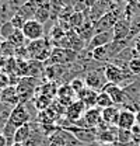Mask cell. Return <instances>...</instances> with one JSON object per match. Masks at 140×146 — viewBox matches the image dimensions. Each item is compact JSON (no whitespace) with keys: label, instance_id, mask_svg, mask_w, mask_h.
Listing matches in <instances>:
<instances>
[{"label":"cell","instance_id":"cell-1","mask_svg":"<svg viewBox=\"0 0 140 146\" xmlns=\"http://www.w3.org/2000/svg\"><path fill=\"white\" fill-rule=\"evenodd\" d=\"M27 46V52L28 56L31 59L35 60H39V62H44V60H48L49 56L52 54V48H51V44H49V39L48 38H41V39H36V41H30Z\"/></svg>","mask_w":140,"mask_h":146},{"label":"cell","instance_id":"cell-2","mask_svg":"<svg viewBox=\"0 0 140 146\" xmlns=\"http://www.w3.org/2000/svg\"><path fill=\"white\" fill-rule=\"evenodd\" d=\"M39 86V80L38 77H21L16 84L20 96V103H27L36 91Z\"/></svg>","mask_w":140,"mask_h":146},{"label":"cell","instance_id":"cell-3","mask_svg":"<svg viewBox=\"0 0 140 146\" xmlns=\"http://www.w3.org/2000/svg\"><path fill=\"white\" fill-rule=\"evenodd\" d=\"M123 16V13L121 10H111L106 11L102 17H100L95 23H92L94 25V31L95 34L102 33V31H109L115 27V24L118 23V20Z\"/></svg>","mask_w":140,"mask_h":146},{"label":"cell","instance_id":"cell-4","mask_svg":"<svg viewBox=\"0 0 140 146\" xmlns=\"http://www.w3.org/2000/svg\"><path fill=\"white\" fill-rule=\"evenodd\" d=\"M105 65H106V63H105ZM105 65L102 68H98V69L94 68L92 70L87 72L83 76V79H84V82H86V86H87L88 89L95 90V91H98V93L104 89V86L108 83L106 79H105V73H104Z\"/></svg>","mask_w":140,"mask_h":146},{"label":"cell","instance_id":"cell-5","mask_svg":"<svg viewBox=\"0 0 140 146\" xmlns=\"http://www.w3.org/2000/svg\"><path fill=\"white\" fill-rule=\"evenodd\" d=\"M65 129L70 132L79 142H81L84 145H92L97 142V135H98L97 128H80L76 125H70Z\"/></svg>","mask_w":140,"mask_h":146},{"label":"cell","instance_id":"cell-6","mask_svg":"<svg viewBox=\"0 0 140 146\" xmlns=\"http://www.w3.org/2000/svg\"><path fill=\"white\" fill-rule=\"evenodd\" d=\"M31 119H32V118H31L30 111L27 110V104H25V103H20L18 106H16V107L13 108L9 122H11L14 127L20 128L21 125L30 124Z\"/></svg>","mask_w":140,"mask_h":146},{"label":"cell","instance_id":"cell-7","mask_svg":"<svg viewBox=\"0 0 140 146\" xmlns=\"http://www.w3.org/2000/svg\"><path fill=\"white\" fill-rule=\"evenodd\" d=\"M22 34L27 38V41H36L41 39L45 35V30H44V24L38 23L36 20H30L24 24L22 27Z\"/></svg>","mask_w":140,"mask_h":146},{"label":"cell","instance_id":"cell-8","mask_svg":"<svg viewBox=\"0 0 140 146\" xmlns=\"http://www.w3.org/2000/svg\"><path fill=\"white\" fill-rule=\"evenodd\" d=\"M101 91H105V93L111 97V100L114 101V104L118 106V107H121V108L123 107V104L126 103V97H125L123 89L121 87V86H118V84L106 83V84L104 86V89H102Z\"/></svg>","mask_w":140,"mask_h":146},{"label":"cell","instance_id":"cell-9","mask_svg":"<svg viewBox=\"0 0 140 146\" xmlns=\"http://www.w3.org/2000/svg\"><path fill=\"white\" fill-rule=\"evenodd\" d=\"M114 41V31L109 30V31H102V33H98L91 38V41L88 42L87 51L91 52L92 49L95 48H100V46H105L108 44H111Z\"/></svg>","mask_w":140,"mask_h":146},{"label":"cell","instance_id":"cell-10","mask_svg":"<svg viewBox=\"0 0 140 146\" xmlns=\"http://www.w3.org/2000/svg\"><path fill=\"white\" fill-rule=\"evenodd\" d=\"M86 111H87V108H86V106L83 104V101L76 100V101H73L69 107L66 108V119L73 125L76 121H79V119L84 115Z\"/></svg>","mask_w":140,"mask_h":146},{"label":"cell","instance_id":"cell-11","mask_svg":"<svg viewBox=\"0 0 140 146\" xmlns=\"http://www.w3.org/2000/svg\"><path fill=\"white\" fill-rule=\"evenodd\" d=\"M56 97H57V101H59L62 106H65L66 108L69 107L73 101L77 100V96H76V93L73 91V89L70 87L69 83H65V84L59 86Z\"/></svg>","mask_w":140,"mask_h":146},{"label":"cell","instance_id":"cell-12","mask_svg":"<svg viewBox=\"0 0 140 146\" xmlns=\"http://www.w3.org/2000/svg\"><path fill=\"white\" fill-rule=\"evenodd\" d=\"M116 136H118V128L108 127L105 129H100L97 135V142L105 146H112L116 143Z\"/></svg>","mask_w":140,"mask_h":146},{"label":"cell","instance_id":"cell-13","mask_svg":"<svg viewBox=\"0 0 140 146\" xmlns=\"http://www.w3.org/2000/svg\"><path fill=\"white\" fill-rule=\"evenodd\" d=\"M112 31H114V41H125V39H127L129 31H130V21L122 16L118 20V23L115 24V27L112 28Z\"/></svg>","mask_w":140,"mask_h":146},{"label":"cell","instance_id":"cell-14","mask_svg":"<svg viewBox=\"0 0 140 146\" xmlns=\"http://www.w3.org/2000/svg\"><path fill=\"white\" fill-rule=\"evenodd\" d=\"M135 125H136V112H133V111H130V110H125V108L121 110L116 128L130 131Z\"/></svg>","mask_w":140,"mask_h":146},{"label":"cell","instance_id":"cell-15","mask_svg":"<svg viewBox=\"0 0 140 146\" xmlns=\"http://www.w3.org/2000/svg\"><path fill=\"white\" fill-rule=\"evenodd\" d=\"M0 103H4L10 107H16L20 104V96L16 86H9L6 89H3L0 93Z\"/></svg>","mask_w":140,"mask_h":146},{"label":"cell","instance_id":"cell-16","mask_svg":"<svg viewBox=\"0 0 140 146\" xmlns=\"http://www.w3.org/2000/svg\"><path fill=\"white\" fill-rule=\"evenodd\" d=\"M121 110L122 108H119L118 106H112V107L101 110V119L109 127H116Z\"/></svg>","mask_w":140,"mask_h":146},{"label":"cell","instance_id":"cell-17","mask_svg":"<svg viewBox=\"0 0 140 146\" xmlns=\"http://www.w3.org/2000/svg\"><path fill=\"white\" fill-rule=\"evenodd\" d=\"M97 97H98V91L91 90L88 87H86L84 90H81L77 94V100L83 101V104L86 106L87 110L97 107Z\"/></svg>","mask_w":140,"mask_h":146},{"label":"cell","instance_id":"cell-18","mask_svg":"<svg viewBox=\"0 0 140 146\" xmlns=\"http://www.w3.org/2000/svg\"><path fill=\"white\" fill-rule=\"evenodd\" d=\"M41 1H42V0H31V1H28L27 4H24V6H21V7L18 9L17 14L18 16H21L25 21L34 20L35 13H36L38 6H39V3H41Z\"/></svg>","mask_w":140,"mask_h":146},{"label":"cell","instance_id":"cell-19","mask_svg":"<svg viewBox=\"0 0 140 146\" xmlns=\"http://www.w3.org/2000/svg\"><path fill=\"white\" fill-rule=\"evenodd\" d=\"M126 101H130L133 104H136V101L140 97V77H137L136 80H133L132 83H129L127 86L122 87Z\"/></svg>","mask_w":140,"mask_h":146},{"label":"cell","instance_id":"cell-20","mask_svg":"<svg viewBox=\"0 0 140 146\" xmlns=\"http://www.w3.org/2000/svg\"><path fill=\"white\" fill-rule=\"evenodd\" d=\"M83 119L86 121L88 128H97L98 124L101 122V110L97 107L87 110L83 115Z\"/></svg>","mask_w":140,"mask_h":146},{"label":"cell","instance_id":"cell-21","mask_svg":"<svg viewBox=\"0 0 140 146\" xmlns=\"http://www.w3.org/2000/svg\"><path fill=\"white\" fill-rule=\"evenodd\" d=\"M51 11H52V4L49 3V1H41L39 3V6H38V10H36V13H35V18L38 23H41V24H44V23H46L49 17H51Z\"/></svg>","mask_w":140,"mask_h":146},{"label":"cell","instance_id":"cell-22","mask_svg":"<svg viewBox=\"0 0 140 146\" xmlns=\"http://www.w3.org/2000/svg\"><path fill=\"white\" fill-rule=\"evenodd\" d=\"M31 132H32V129H31V122L17 128L16 135H14V143H21V145H24V143L31 138Z\"/></svg>","mask_w":140,"mask_h":146},{"label":"cell","instance_id":"cell-23","mask_svg":"<svg viewBox=\"0 0 140 146\" xmlns=\"http://www.w3.org/2000/svg\"><path fill=\"white\" fill-rule=\"evenodd\" d=\"M51 104H52V98L48 97V96H45V94H42V93H38L34 97V106L39 112L46 111V110L49 108Z\"/></svg>","mask_w":140,"mask_h":146},{"label":"cell","instance_id":"cell-24","mask_svg":"<svg viewBox=\"0 0 140 146\" xmlns=\"http://www.w3.org/2000/svg\"><path fill=\"white\" fill-rule=\"evenodd\" d=\"M48 146H69L66 143L63 135H62L60 128H57L52 135L48 136Z\"/></svg>","mask_w":140,"mask_h":146},{"label":"cell","instance_id":"cell-25","mask_svg":"<svg viewBox=\"0 0 140 146\" xmlns=\"http://www.w3.org/2000/svg\"><path fill=\"white\" fill-rule=\"evenodd\" d=\"M112 106H115V104L111 100V97L105 91H100L98 97H97V108L104 110V108H108V107H112Z\"/></svg>","mask_w":140,"mask_h":146},{"label":"cell","instance_id":"cell-26","mask_svg":"<svg viewBox=\"0 0 140 146\" xmlns=\"http://www.w3.org/2000/svg\"><path fill=\"white\" fill-rule=\"evenodd\" d=\"M7 41H10L16 48H20V46H25V41H27V38L24 36V34H22L21 30H16V31L13 33V35L10 36Z\"/></svg>","mask_w":140,"mask_h":146},{"label":"cell","instance_id":"cell-27","mask_svg":"<svg viewBox=\"0 0 140 146\" xmlns=\"http://www.w3.org/2000/svg\"><path fill=\"white\" fill-rule=\"evenodd\" d=\"M70 87L73 89V91L76 93V96L80 93L81 90H84L87 86H86V82H84V79L81 77V76H76V77H73L71 80H70Z\"/></svg>","mask_w":140,"mask_h":146},{"label":"cell","instance_id":"cell-28","mask_svg":"<svg viewBox=\"0 0 140 146\" xmlns=\"http://www.w3.org/2000/svg\"><path fill=\"white\" fill-rule=\"evenodd\" d=\"M16 31V28H14V25L10 23V21H7V23H4L1 27H0V36L4 39V41H7L10 36L13 35V33Z\"/></svg>","mask_w":140,"mask_h":146},{"label":"cell","instance_id":"cell-29","mask_svg":"<svg viewBox=\"0 0 140 146\" xmlns=\"http://www.w3.org/2000/svg\"><path fill=\"white\" fill-rule=\"evenodd\" d=\"M132 141V132L127 129H119L118 128V136H116V143H130Z\"/></svg>","mask_w":140,"mask_h":146},{"label":"cell","instance_id":"cell-30","mask_svg":"<svg viewBox=\"0 0 140 146\" xmlns=\"http://www.w3.org/2000/svg\"><path fill=\"white\" fill-rule=\"evenodd\" d=\"M69 23L71 27H76V30L77 28H80L83 24H84V16L80 13V11H76V13H73L69 18Z\"/></svg>","mask_w":140,"mask_h":146},{"label":"cell","instance_id":"cell-31","mask_svg":"<svg viewBox=\"0 0 140 146\" xmlns=\"http://www.w3.org/2000/svg\"><path fill=\"white\" fill-rule=\"evenodd\" d=\"M127 68H129V70L132 72V74H135V76L140 77V58L132 59V60L129 62Z\"/></svg>","mask_w":140,"mask_h":146},{"label":"cell","instance_id":"cell-32","mask_svg":"<svg viewBox=\"0 0 140 146\" xmlns=\"http://www.w3.org/2000/svg\"><path fill=\"white\" fill-rule=\"evenodd\" d=\"M11 83H13V82H11L10 76H9L6 72L0 70V90H3V89H6V87L11 86Z\"/></svg>","mask_w":140,"mask_h":146},{"label":"cell","instance_id":"cell-33","mask_svg":"<svg viewBox=\"0 0 140 146\" xmlns=\"http://www.w3.org/2000/svg\"><path fill=\"white\" fill-rule=\"evenodd\" d=\"M10 23H11V24L14 25V28H16V30H22V27H24V24H25L27 21H25L24 18L21 17V16H18L17 13H16V14H14V16L11 17Z\"/></svg>","mask_w":140,"mask_h":146},{"label":"cell","instance_id":"cell-34","mask_svg":"<svg viewBox=\"0 0 140 146\" xmlns=\"http://www.w3.org/2000/svg\"><path fill=\"white\" fill-rule=\"evenodd\" d=\"M28 1H31V0H7L9 6L11 7V10H13L14 13H17V10H18V9H20L21 6L27 4Z\"/></svg>","mask_w":140,"mask_h":146},{"label":"cell","instance_id":"cell-35","mask_svg":"<svg viewBox=\"0 0 140 146\" xmlns=\"http://www.w3.org/2000/svg\"><path fill=\"white\" fill-rule=\"evenodd\" d=\"M130 132H132V141L135 143H139L140 145V124L136 122V125L130 129Z\"/></svg>","mask_w":140,"mask_h":146},{"label":"cell","instance_id":"cell-36","mask_svg":"<svg viewBox=\"0 0 140 146\" xmlns=\"http://www.w3.org/2000/svg\"><path fill=\"white\" fill-rule=\"evenodd\" d=\"M133 48L136 49V52H137L139 56H140V38H136V39H135V42H133Z\"/></svg>","mask_w":140,"mask_h":146},{"label":"cell","instance_id":"cell-37","mask_svg":"<svg viewBox=\"0 0 140 146\" xmlns=\"http://www.w3.org/2000/svg\"><path fill=\"white\" fill-rule=\"evenodd\" d=\"M0 146H7V142H6V138L0 133Z\"/></svg>","mask_w":140,"mask_h":146},{"label":"cell","instance_id":"cell-38","mask_svg":"<svg viewBox=\"0 0 140 146\" xmlns=\"http://www.w3.org/2000/svg\"><path fill=\"white\" fill-rule=\"evenodd\" d=\"M88 146H105V145H101V143H92V145H88Z\"/></svg>","mask_w":140,"mask_h":146},{"label":"cell","instance_id":"cell-39","mask_svg":"<svg viewBox=\"0 0 140 146\" xmlns=\"http://www.w3.org/2000/svg\"><path fill=\"white\" fill-rule=\"evenodd\" d=\"M3 42H4V39H3V38L0 36V48H1V45H3Z\"/></svg>","mask_w":140,"mask_h":146},{"label":"cell","instance_id":"cell-40","mask_svg":"<svg viewBox=\"0 0 140 146\" xmlns=\"http://www.w3.org/2000/svg\"><path fill=\"white\" fill-rule=\"evenodd\" d=\"M11 146H24V145H21V143H13Z\"/></svg>","mask_w":140,"mask_h":146},{"label":"cell","instance_id":"cell-41","mask_svg":"<svg viewBox=\"0 0 140 146\" xmlns=\"http://www.w3.org/2000/svg\"><path fill=\"white\" fill-rule=\"evenodd\" d=\"M0 1H1V3H4V1H7V0H0Z\"/></svg>","mask_w":140,"mask_h":146},{"label":"cell","instance_id":"cell-42","mask_svg":"<svg viewBox=\"0 0 140 146\" xmlns=\"http://www.w3.org/2000/svg\"><path fill=\"white\" fill-rule=\"evenodd\" d=\"M42 1H49V0H42Z\"/></svg>","mask_w":140,"mask_h":146},{"label":"cell","instance_id":"cell-43","mask_svg":"<svg viewBox=\"0 0 140 146\" xmlns=\"http://www.w3.org/2000/svg\"><path fill=\"white\" fill-rule=\"evenodd\" d=\"M137 38H140V34H139V36H137Z\"/></svg>","mask_w":140,"mask_h":146},{"label":"cell","instance_id":"cell-44","mask_svg":"<svg viewBox=\"0 0 140 146\" xmlns=\"http://www.w3.org/2000/svg\"><path fill=\"white\" fill-rule=\"evenodd\" d=\"M137 1H139V3H140V0H137Z\"/></svg>","mask_w":140,"mask_h":146},{"label":"cell","instance_id":"cell-45","mask_svg":"<svg viewBox=\"0 0 140 146\" xmlns=\"http://www.w3.org/2000/svg\"><path fill=\"white\" fill-rule=\"evenodd\" d=\"M112 146H115V145H112Z\"/></svg>","mask_w":140,"mask_h":146}]
</instances>
